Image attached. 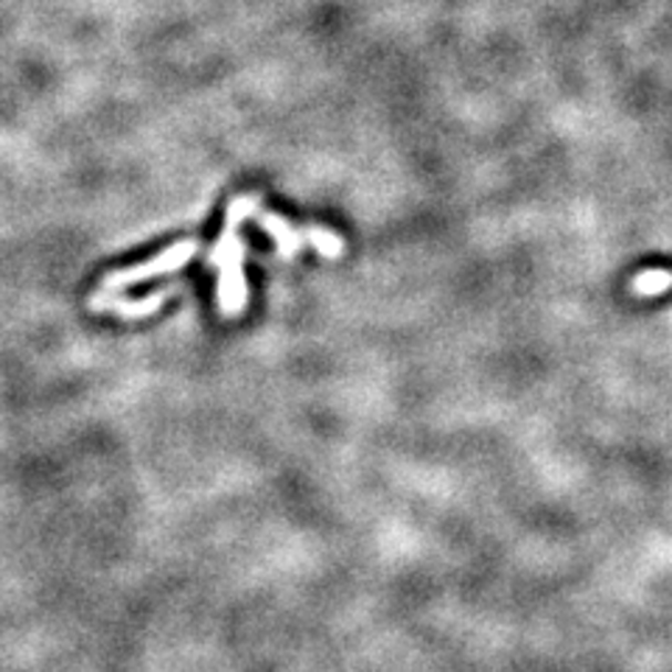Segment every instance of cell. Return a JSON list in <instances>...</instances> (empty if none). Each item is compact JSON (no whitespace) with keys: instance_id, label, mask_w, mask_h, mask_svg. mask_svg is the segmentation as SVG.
<instances>
[{"instance_id":"1","label":"cell","mask_w":672,"mask_h":672,"mask_svg":"<svg viewBox=\"0 0 672 672\" xmlns=\"http://www.w3.org/2000/svg\"><path fill=\"white\" fill-rule=\"evenodd\" d=\"M261 197L258 194H241L227 205L225 225H221L219 238H216L214 250L208 252L210 267H216V306L219 317H238L250 303V286L245 278V241L238 238V227L247 221V216L258 214Z\"/></svg>"},{"instance_id":"4","label":"cell","mask_w":672,"mask_h":672,"mask_svg":"<svg viewBox=\"0 0 672 672\" xmlns=\"http://www.w3.org/2000/svg\"><path fill=\"white\" fill-rule=\"evenodd\" d=\"M179 294V286H166V289H157V292L146 294V298L141 300H126V298H113L104 303V311H113L115 317H121V320H143V317L155 314L157 309H163V306L168 303L172 298H177Z\"/></svg>"},{"instance_id":"3","label":"cell","mask_w":672,"mask_h":672,"mask_svg":"<svg viewBox=\"0 0 672 672\" xmlns=\"http://www.w3.org/2000/svg\"><path fill=\"white\" fill-rule=\"evenodd\" d=\"M258 227H261L267 236L275 238V250L280 258H294L300 250L311 247L317 256L328 258V261H337V258L345 256V238L340 232L328 230V227L309 225V227H294L292 221H286L278 214H256Z\"/></svg>"},{"instance_id":"2","label":"cell","mask_w":672,"mask_h":672,"mask_svg":"<svg viewBox=\"0 0 672 672\" xmlns=\"http://www.w3.org/2000/svg\"><path fill=\"white\" fill-rule=\"evenodd\" d=\"M197 256H199L197 238H185V241H177V245L168 247L166 252L149 258V261L137 263V267L115 269V272H110L107 278L99 283V289H95L93 298L87 300V306L93 311H104V303L113 298H118V294L124 292V289H130V286L146 283V280H152V278H163V275L179 272V269L188 267V263L194 261Z\"/></svg>"}]
</instances>
